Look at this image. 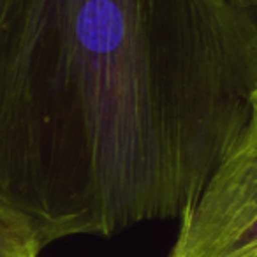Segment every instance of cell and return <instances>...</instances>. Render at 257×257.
I'll list each match as a JSON object with an SVG mask.
<instances>
[{"label":"cell","mask_w":257,"mask_h":257,"mask_svg":"<svg viewBox=\"0 0 257 257\" xmlns=\"http://www.w3.org/2000/svg\"><path fill=\"white\" fill-rule=\"evenodd\" d=\"M257 90V4L0 0V210L41 248L180 218Z\"/></svg>","instance_id":"cell-1"},{"label":"cell","mask_w":257,"mask_h":257,"mask_svg":"<svg viewBox=\"0 0 257 257\" xmlns=\"http://www.w3.org/2000/svg\"><path fill=\"white\" fill-rule=\"evenodd\" d=\"M241 2H250V4H257V0H241Z\"/></svg>","instance_id":"cell-4"},{"label":"cell","mask_w":257,"mask_h":257,"mask_svg":"<svg viewBox=\"0 0 257 257\" xmlns=\"http://www.w3.org/2000/svg\"><path fill=\"white\" fill-rule=\"evenodd\" d=\"M168 257H257V90L245 128L180 217Z\"/></svg>","instance_id":"cell-2"},{"label":"cell","mask_w":257,"mask_h":257,"mask_svg":"<svg viewBox=\"0 0 257 257\" xmlns=\"http://www.w3.org/2000/svg\"><path fill=\"white\" fill-rule=\"evenodd\" d=\"M41 250L22 222L0 210V257H39Z\"/></svg>","instance_id":"cell-3"}]
</instances>
